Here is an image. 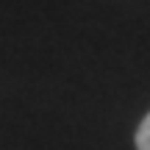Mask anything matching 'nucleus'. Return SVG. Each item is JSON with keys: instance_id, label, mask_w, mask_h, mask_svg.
<instances>
[{"instance_id": "nucleus-1", "label": "nucleus", "mask_w": 150, "mask_h": 150, "mask_svg": "<svg viewBox=\"0 0 150 150\" xmlns=\"http://www.w3.org/2000/svg\"><path fill=\"white\" fill-rule=\"evenodd\" d=\"M134 142H136V150H150V111L145 114V117H142L139 128H136Z\"/></svg>"}]
</instances>
